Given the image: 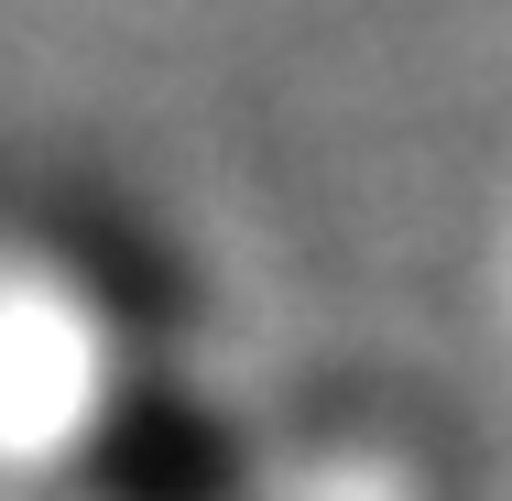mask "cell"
<instances>
[{
	"instance_id": "6da1fadb",
	"label": "cell",
	"mask_w": 512,
	"mask_h": 501,
	"mask_svg": "<svg viewBox=\"0 0 512 501\" xmlns=\"http://www.w3.org/2000/svg\"><path fill=\"white\" fill-rule=\"evenodd\" d=\"M88 501H240V436L197 393H120L88 436Z\"/></svg>"
}]
</instances>
